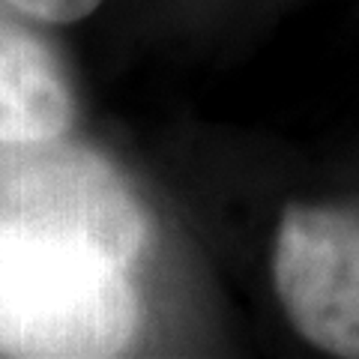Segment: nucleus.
Returning <instances> with one entry per match:
<instances>
[{
    "label": "nucleus",
    "mask_w": 359,
    "mask_h": 359,
    "mask_svg": "<svg viewBox=\"0 0 359 359\" xmlns=\"http://www.w3.org/2000/svg\"><path fill=\"white\" fill-rule=\"evenodd\" d=\"M138 294L102 249L0 210V353L117 356L138 332Z\"/></svg>",
    "instance_id": "1"
},
{
    "label": "nucleus",
    "mask_w": 359,
    "mask_h": 359,
    "mask_svg": "<svg viewBox=\"0 0 359 359\" xmlns=\"http://www.w3.org/2000/svg\"><path fill=\"white\" fill-rule=\"evenodd\" d=\"M0 210L84 240L123 266L147 245V216L126 180L63 135L0 150Z\"/></svg>",
    "instance_id": "2"
},
{
    "label": "nucleus",
    "mask_w": 359,
    "mask_h": 359,
    "mask_svg": "<svg viewBox=\"0 0 359 359\" xmlns=\"http://www.w3.org/2000/svg\"><path fill=\"white\" fill-rule=\"evenodd\" d=\"M273 278L302 339L359 359V210L290 207L276 233Z\"/></svg>",
    "instance_id": "3"
},
{
    "label": "nucleus",
    "mask_w": 359,
    "mask_h": 359,
    "mask_svg": "<svg viewBox=\"0 0 359 359\" xmlns=\"http://www.w3.org/2000/svg\"><path fill=\"white\" fill-rule=\"evenodd\" d=\"M72 90L54 51L0 15V150L60 138L72 126Z\"/></svg>",
    "instance_id": "4"
},
{
    "label": "nucleus",
    "mask_w": 359,
    "mask_h": 359,
    "mask_svg": "<svg viewBox=\"0 0 359 359\" xmlns=\"http://www.w3.org/2000/svg\"><path fill=\"white\" fill-rule=\"evenodd\" d=\"M4 4L48 25H69L90 15L102 0H4Z\"/></svg>",
    "instance_id": "5"
}]
</instances>
